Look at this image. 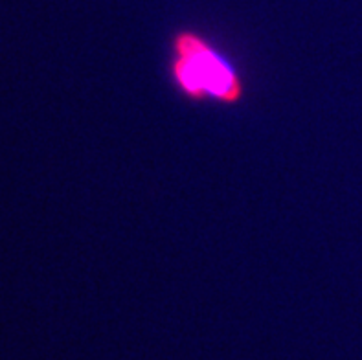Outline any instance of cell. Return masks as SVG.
<instances>
[{"mask_svg": "<svg viewBox=\"0 0 362 360\" xmlns=\"http://www.w3.org/2000/svg\"><path fill=\"white\" fill-rule=\"evenodd\" d=\"M170 74L177 91L189 101L238 105L245 96L243 79L234 63L206 37L189 30L173 37Z\"/></svg>", "mask_w": 362, "mask_h": 360, "instance_id": "obj_1", "label": "cell"}]
</instances>
